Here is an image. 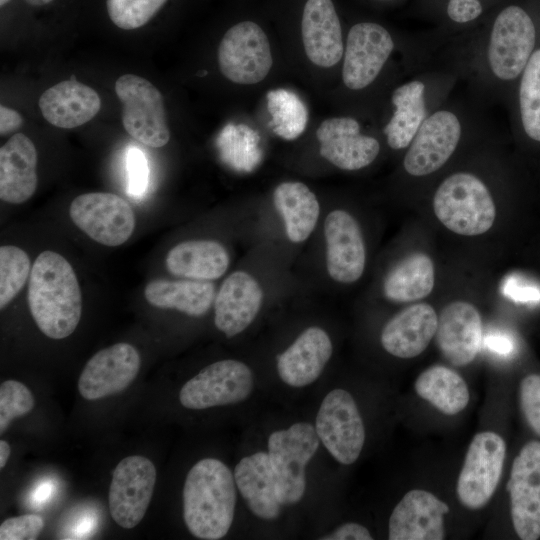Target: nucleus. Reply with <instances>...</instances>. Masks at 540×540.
<instances>
[{"label": "nucleus", "instance_id": "5", "mask_svg": "<svg viewBox=\"0 0 540 540\" xmlns=\"http://www.w3.org/2000/svg\"><path fill=\"white\" fill-rule=\"evenodd\" d=\"M458 75L431 61L398 84L389 97L390 115L382 128L392 150L404 151L424 121L453 93Z\"/></svg>", "mask_w": 540, "mask_h": 540}, {"label": "nucleus", "instance_id": "35", "mask_svg": "<svg viewBox=\"0 0 540 540\" xmlns=\"http://www.w3.org/2000/svg\"><path fill=\"white\" fill-rule=\"evenodd\" d=\"M267 107L271 126L278 136L292 140L300 136L308 122V110L294 92L286 89L268 91Z\"/></svg>", "mask_w": 540, "mask_h": 540}, {"label": "nucleus", "instance_id": "30", "mask_svg": "<svg viewBox=\"0 0 540 540\" xmlns=\"http://www.w3.org/2000/svg\"><path fill=\"white\" fill-rule=\"evenodd\" d=\"M165 265L175 275L194 280H214L229 266L226 248L214 240L183 241L168 252Z\"/></svg>", "mask_w": 540, "mask_h": 540}, {"label": "nucleus", "instance_id": "15", "mask_svg": "<svg viewBox=\"0 0 540 540\" xmlns=\"http://www.w3.org/2000/svg\"><path fill=\"white\" fill-rule=\"evenodd\" d=\"M156 483V468L146 457L132 455L116 466L109 486L108 504L122 528L137 526L146 514Z\"/></svg>", "mask_w": 540, "mask_h": 540}, {"label": "nucleus", "instance_id": "44", "mask_svg": "<svg viewBox=\"0 0 540 540\" xmlns=\"http://www.w3.org/2000/svg\"><path fill=\"white\" fill-rule=\"evenodd\" d=\"M507 295L520 302L540 301V289L533 284H527L520 280L511 279L506 286Z\"/></svg>", "mask_w": 540, "mask_h": 540}, {"label": "nucleus", "instance_id": "38", "mask_svg": "<svg viewBox=\"0 0 540 540\" xmlns=\"http://www.w3.org/2000/svg\"><path fill=\"white\" fill-rule=\"evenodd\" d=\"M35 405L31 391L21 382L4 381L0 386V434L11 422L29 413Z\"/></svg>", "mask_w": 540, "mask_h": 540}, {"label": "nucleus", "instance_id": "34", "mask_svg": "<svg viewBox=\"0 0 540 540\" xmlns=\"http://www.w3.org/2000/svg\"><path fill=\"white\" fill-rule=\"evenodd\" d=\"M416 393L445 415H456L469 403L470 393L465 380L453 369L434 365L416 379Z\"/></svg>", "mask_w": 540, "mask_h": 540}, {"label": "nucleus", "instance_id": "37", "mask_svg": "<svg viewBox=\"0 0 540 540\" xmlns=\"http://www.w3.org/2000/svg\"><path fill=\"white\" fill-rule=\"evenodd\" d=\"M168 0H105L110 21L123 30L145 26Z\"/></svg>", "mask_w": 540, "mask_h": 540}, {"label": "nucleus", "instance_id": "10", "mask_svg": "<svg viewBox=\"0 0 540 540\" xmlns=\"http://www.w3.org/2000/svg\"><path fill=\"white\" fill-rule=\"evenodd\" d=\"M320 442L341 464H353L365 443V427L353 396L344 389L331 390L322 400L315 420Z\"/></svg>", "mask_w": 540, "mask_h": 540}, {"label": "nucleus", "instance_id": "2", "mask_svg": "<svg viewBox=\"0 0 540 540\" xmlns=\"http://www.w3.org/2000/svg\"><path fill=\"white\" fill-rule=\"evenodd\" d=\"M485 107L471 95H451L424 121L404 150L405 174L412 179H424L443 169L467 140L490 126Z\"/></svg>", "mask_w": 540, "mask_h": 540}, {"label": "nucleus", "instance_id": "19", "mask_svg": "<svg viewBox=\"0 0 540 540\" xmlns=\"http://www.w3.org/2000/svg\"><path fill=\"white\" fill-rule=\"evenodd\" d=\"M326 267L339 283L359 280L366 264V249L360 226L347 211L330 212L324 223Z\"/></svg>", "mask_w": 540, "mask_h": 540}, {"label": "nucleus", "instance_id": "47", "mask_svg": "<svg viewBox=\"0 0 540 540\" xmlns=\"http://www.w3.org/2000/svg\"><path fill=\"white\" fill-rule=\"evenodd\" d=\"M52 488H53V486H51L50 483H48V482L43 483L42 486H40L35 491L34 501L35 502H43V501H45V499L49 497V495H50V493L52 491Z\"/></svg>", "mask_w": 540, "mask_h": 540}, {"label": "nucleus", "instance_id": "49", "mask_svg": "<svg viewBox=\"0 0 540 540\" xmlns=\"http://www.w3.org/2000/svg\"><path fill=\"white\" fill-rule=\"evenodd\" d=\"M12 0H0V6L1 7H4L5 5H7L8 3H10Z\"/></svg>", "mask_w": 540, "mask_h": 540}, {"label": "nucleus", "instance_id": "3", "mask_svg": "<svg viewBox=\"0 0 540 540\" xmlns=\"http://www.w3.org/2000/svg\"><path fill=\"white\" fill-rule=\"evenodd\" d=\"M28 306L41 332L63 339L76 329L82 314V293L71 264L60 254L44 251L30 273Z\"/></svg>", "mask_w": 540, "mask_h": 540}, {"label": "nucleus", "instance_id": "14", "mask_svg": "<svg viewBox=\"0 0 540 540\" xmlns=\"http://www.w3.org/2000/svg\"><path fill=\"white\" fill-rule=\"evenodd\" d=\"M69 214L79 229L106 246L123 244L135 228V215L131 206L113 193L91 192L79 195L71 202Z\"/></svg>", "mask_w": 540, "mask_h": 540}, {"label": "nucleus", "instance_id": "39", "mask_svg": "<svg viewBox=\"0 0 540 540\" xmlns=\"http://www.w3.org/2000/svg\"><path fill=\"white\" fill-rule=\"evenodd\" d=\"M519 403L527 424L540 437V374H529L521 380Z\"/></svg>", "mask_w": 540, "mask_h": 540}, {"label": "nucleus", "instance_id": "28", "mask_svg": "<svg viewBox=\"0 0 540 540\" xmlns=\"http://www.w3.org/2000/svg\"><path fill=\"white\" fill-rule=\"evenodd\" d=\"M507 110L515 135L526 144L540 147V22L536 46L517 81Z\"/></svg>", "mask_w": 540, "mask_h": 540}, {"label": "nucleus", "instance_id": "11", "mask_svg": "<svg viewBox=\"0 0 540 540\" xmlns=\"http://www.w3.org/2000/svg\"><path fill=\"white\" fill-rule=\"evenodd\" d=\"M505 454L506 444L499 434L483 431L473 437L456 486L464 507L478 510L489 502L500 481Z\"/></svg>", "mask_w": 540, "mask_h": 540}, {"label": "nucleus", "instance_id": "22", "mask_svg": "<svg viewBox=\"0 0 540 540\" xmlns=\"http://www.w3.org/2000/svg\"><path fill=\"white\" fill-rule=\"evenodd\" d=\"M263 301L257 280L245 271L231 273L214 300V323L226 337L243 332L256 318Z\"/></svg>", "mask_w": 540, "mask_h": 540}, {"label": "nucleus", "instance_id": "4", "mask_svg": "<svg viewBox=\"0 0 540 540\" xmlns=\"http://www.w3.org/2000/svg\"><path fill=\"white\" fill-rule=\"evenodd\" d=\"M235 505L234 474L222 461L204 458L191 467L183 487V518L193 536L223 538L232 525Z\"/></svg>", "mask_w": 540, "mask_h": 540}, {"label": "nucleus", "instance_id": "26", "mask_svg": "<svg viewBox=\"0 0 540 540\" xmlns=\"http://www.w3.org/2000/svg\"><path fill=\"white\" fill-rule=\"evenodd\" d=\"M38 105L50 124L71 129L94 118L100 110L101 100L93 88L75 80L72 75L69 80L45 90Z\"/></svg>", "mask_w": 540, "mask_h": 540}, {"label": "nucleus", "instance_id": "43", "mask_svg": "<svg viewBox=\"0 0 540 540\" xmlns=\"http://www.w3.org/2000/svg\"><path fill=\"white\" fill-rule=\"evenodd\" d=\"M325 540H371L373 539L369 530L355 522H348L338 526L331 533L320 537Z\"/></svg>", "mask_w": 540, "mask_h": 540}, {"label": "nucleus", "instance_id": "36", "mask_svg": "<svg viewBox=\"0 0 540 540\" xmlns=\"http://www.w3.org/2000/svg\"><path fill=\"white\" fill-rule=\"evenodd\" d=\"M30 259L21 248L0 247V308L6 307L20 292L31 273Z\"/></svg>", "mask_w": 540, "mask_h": 540}, {"label": "nucleus", "instance_id": "48", "mask_svg": "<svg viewBox=\"0 0 540 540\" xmlns=\"http://www.w3.org/2000/svg\"><path fill=\"white\" fill-rule=\"evenodd\" d=\"M11 453L10 445L5 441H0V468L3 469Z\"/></svg>", "mask_w": 540, "mask_h": 540}, {"label": "nucleus", "instance_id": "23", "mask_svg": "<svg viewBox=\"0 0 540 540\" xmlns=\"http://www.w3.org/2000/svg\"><path fill=\"white\" fill-rule=\"evenodd\" d=\"M333 353L331 339L320 327L306 328L277 357V372L288 386L300 388L318 379Z\"/></svg>", "mask_w": 540, "mask_h": 540}, {"label": "nucleus", "instance_id": "7", "mask_svg": "<svg viewBox=\"0 0 540 540\" xmlns=\"http://www.w3.org/2000/svg\"><path fill=\"white\" fill-rule=\"evenodd\" d=\"M320 439L315 427L297 422L272 432L267 440L277 496L281 505L298 503L306 490V466L317 452Z\"/></svg>", "mask_w": 540, "mask_h": 540}, {"label": "nucleus", "instance_id": "24", "mask_svg": "<svg viewBox=\"0 0 540 540\" xmlns=\"http://www.w3.org/2000/svg\"><path fill=\"white\" fill-rule=\"evenodd\" d=\"M302 40L309 60L321 67L339 63L345 44L339 17L331 0H308L301 22Z\"/></svg>", "mask_w": 540, "mask_h": 540}, {"label": "nucleus", "instance_id": "29", "mask_svg": "<svg viewBox=\"0 0 540 540\" xmlns=\"http://www.w3.org/2000/svg\"><path fill=\"white\" fill-rule=\"evenodd\" d=\"M233 474L241 496L255 516L263 520L279 516L281 504L267 452L243 457Z\"/></svg>", "mask_w": 540, "mask_h": 540}, {"label": "nucleus", "instance_id": "20", "mask_svg": "<svg viewBox=\"0 0 540 540\" xmlns=\"http://www.w3.org/2000/svg\"><path fill=\"white\" fill-rule=\"evenodd\" d=\"M447 503L423 489L408 491L394 507L388 522L390 540H442Z\"/></svg>", "mask_w": 540, "mask_h": 540}, {"label": "nucleus", "instance_id": "16", "mask_svg": "<svg viewBox=\"0 0 540 540\" xmlns=\"http://www.w3.org/2000/svg\"><path fill=\"white\" fill-rule=\"evenodd\" d=\"M514 530L522 540L540 538V441H529L515 457L506 485Z\"/></svg>", "mask_w": 540, "mask_h": 540}, {"label": "nucleus", "instance_id": "33", "mask_svg": "<svg viewBox=\"0 0 540 540\" xmlns=\"http://www.w3.org/2000/svg\"><path fill=\"white\" fill-rule=\"evenodd\" d=\"M435 284V269L430 256L412 253L399 261L386 275L383 292L393 302H413L427 297Z\"/></svg>", "mask_w": 540, "mask_h": 540}, {"label": "nucleus", "instance_id": "31", "mask_svg": "<svg viewBox=\"0 0 540 540\" xmlns=\"http://www.w3.org/2000/svg\"><path fill=\"white\" fill-rule=\"evenodd\" d=\"M147 302L158 308L175 309L190 316H202L215 300V287L202 280H165L149 282L144 290Z\"/></svg>", "mask_w": 540, "mask_h": 540}, {"label": "nucleus", "instance_id": "42", "mask_svg": "<svg viewBox=\"0 0 540 540\" xmlns=\"http://www.w3.org/2000/svg\"><path fill=\"white\" fill-rule=\"evenodd\" d=\"M484 12L481 0H447L446 16L457 26L478 20Z\"/></svg>", "mask_w": 540, "mask_h": 540}, {"label": "nucleus", "instance_id": "13", "mask_svg": "<svg viewBox=\"0 0 540 540\" xmlns=\"http://www.w3.org/2000/svg\"><path fill=\"white\" fill-rule=\"evenodd\" d=\"M270 44L262 28L242 21L227 30L218 47L222 74L238 84L262 81L272 66Z\"/></svg>", "mask_w": 540, "mask_h": 540}, {"label": "nucleus", "instance_id": "6", "mask_svg": "<svg viewBox=\"0 0 540 540\" xmlns=\"http://www.w3.org/2000/svg\"><path fill=\"white\" fill-rule=\"evenodd\" d=\"M432 206L447 229L464 236L486 233L496 218L490 187L471 170L460 169L446 175L434 191Z\"/></svg>", "mask_w": 540, "mask_h": 540}, {"label": "nucleus", "instance_id": "27", "mask_svg": "<svg viewBox=\"0 0 540 540\" xmlns=\"http://www.w3.org/2000/svg\"><path fill=\"white\" fill-rule=\"evenodd\" d=\"M37 150L24 134H14L0 149V198L21 204L37 188Z\"/></svg>", "mask_w": 540, "mask_h": 540}, {"label": "nucleus", "instance_id": "25", "mask_svg": "<svg viewBox=\"0 0 540 540\" xmlns=\"http://www.w3.org/2000/svg\"><path fill=\"white\" fill-rule=\"evenodd\" d=\"M438 316L427 303L412 304L394 315L383 327L380 341L389 354L414 358L428 347L435 336Z\"/></svg>", "mask_w": 540, "mask_h": 540}, {"label": "nucleus", "instance_id": "41", "mask_svg": "<svg viewBox=\"0 0 540 540\" xmlns=\"http://www.w3.org/2000/svg\"><path fill=\"white\" fill-rule=\"evenodd\" d=\"M127 191L133 197H141L149 183V166L144 153L135 146L126 152Z\"/></svg>", "mask_w": 540, "mask_h": 540}, {"label": "nucleus", "instance_id": "12", "mask_svg": "<svg viewBox=\"0 0 540 540\" xmlns=\"http://www.w3.org/2000/svg\"><path fill=\"white\" fill-rule=\"evenodd\" d=\"M254 389V374L245 363L225 359L214 362L189 379L179 392L180 403L201 410L245 401Z\"/></svg>", "mask_w": 540, "mask_h": 540}, {"label": "nucleus", "instance_id": "45", "mask_svg": "<svg viewBox=\"0 0 540 540\" xmlns=\"http://www.w3.org/2000/svg\"><path fill=\"white\" fill-rule=\"evenodd\" d=\"M22 125L21 115L4 105L0 106V134L6 135L20 128Z\"/></svg>", "mask_w": 540, "mask_h": 540}, {"label": "nucleus", "instance_id": "32", "mask_svg": "<svg viewBox=\"0 0 540 540\" xmlns=\"http://www.w3.org/2000/svg\"><path fill=\"white\" fill-rule=\"evenodd\" d=\"M273 202L284 220L288 239L294 243L305 241L319 218L315 194L301 182H283L275 188Z\"/></svg>", "mask_w": 540, "mask_h": 540}, {"label": "nucleus", "instance_id": "21", "mask_svg": "<svg viewBox=\"0 0 540 540\" xmlns=\"http://www.w3.org/2000/svg\"><path fill=\"white\" fill-rule=\"evenodd\" d=\"M435 339L445 359L456 367L470 364L482 341V319L478 309L467 301H453L438 317Z\"/></svg>", "mask_w": 540, "mask_h": 540}, {"label": "nucleus", "instance_id": "17", "mask_svg": "<svg viewBox=\"0 0 540 540\" xmlns=\"http://www.w3.org/2000/svg\"><path fill=\"white\" fill-rule=\"evenodd\" d=\"M141 366L137 349L129 343H117L95 353L78 379V391L86 400H97L125 390L136 378Z\"/></svg>", "mask_w": 540, "mask_h": 540}, {"label": "nucleus", "instance_id": "9", "mask_svg": "<svg viewBox=\"0 0 540 540\" xmlns=\"http://www.w3.org/2000/svg\"><path fill=\"white\" fill-rule=\"evenodd\" d=\"M391 33L375 22L353 25L343 54L342 81L354 92L365 91L378 80L396 49Z\"/></svg>", "mask_w": 540, "mask_h": 540}, {"label": "nucleus", "instance_id": "46", "mask_svg": "<svg viewBox=\"0 0 540 540\" xmlns=\"http://www.w3.org/2000/svg\"><path fill=\"white\" fill-rule=\"evenodd\" d=\"M488 347L500 354H508L512 351L513 345L509 338L502 335H492L487 340Z\"/></svg>", "mask_w": 540, "mask_h": 540}, {"label": "nucleus", "instance_id": "18", "mask_svg": "<svg viewBox=\"0 0 540 540\" xmlns=\"http://www.w3.org/2000/svg\"><path fill=\"white\" fill-rule=\"evenodd\" d=\"M320 154L339 169L356 171L372 164L381 145L377 138L362 133L353 117H333L323 121L316 132Z\"/></svg>", "mask_w": 540, "mask_h": 540}, {"label": "nucleus", "instance_id": "8", "mask_svg": "<svg viewBox=\"0 0 540 540\" xmlns=\"http://www.w3.org/2000/svg\"><path fill=\"white\" fill-rule=\"evenodd\" d=\"M115 92L123 104L122 124L126 132L149 147L165 146L170 131L161 92L135 74L120 76L115 82Z\"/></svg>", "mask_w": 540, "mask_h": 540}, {"label": "nucleus", "instance_id": "1", "mask_svg": "<svg viewBox=\"0 0 540 540\" xmlns=\"http://www.w3.org/2000/svg\"><path fill=\"white\" fill-rule=\"evenodd\" d=\"M538 34L537 19L524 7L510 4L483 31L433 43L432 59L454 71L478 102L508 109Z\"/></svg>", "mask_w": 540, "mask_h": 540}, {"label": "nucleus", "instance_id": "40", "mask_svg": "<svg viewBox=\"0 0 540 540\" xmlns=\"http://www.w3.org/2000/svg\"><path fill=\"white\" fill-rule=\"evenodd\" d=\"M44 520L37 514L8 518L0 525L1 540H35L44 528Z\"/></svg>", "mask_w": 540, "mask_h": 540}]
</instances>
